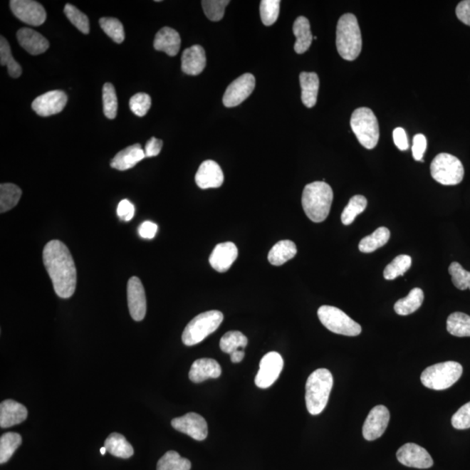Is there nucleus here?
<instances>
[{
    "label": "nucleus",
    "mask_w": 470,
    "mask_h": 470,
    "mask_svg": "<svg viewBox=\"0 0 470 470\" xmlns=\"http://www.w3.org/2000/svg\"><path fill=\"white\" fill-rule=\"evenodd\" d=\"M449 272L454 287L460 290L470 289V272L466 271L458 262H452Z\"/></svg>",
    "instance_id": "nucleus-45"
},
{
    "label": "nucleus",
    "mask_w": 470,
    "mask_h": 470,
    "mask_svg": "<svg viewBox=\"0 0 470 470\" xmlns=\"http://www.w3.org/2000/svg\"><path fill=\"white\" fill-rule=\"evenodd\" d=\"M191 467L189 460L172 450L164 454L157 464V470H190Z\"/></svg>",
    "instance_id": "nucleus-35"
},
{
    "label": "nucleus",
    "mask_w": 470,
    "mask_h": 470,
    "mask_svg": "<svg viewBox=\"0 0 470 470\" xmlns=\"http://www.w3.org/2000/svg\"><path fill=\"white\" fill-rule=\"evenodd\" d=\"M238 256V249L233 242L219 243L209 257L212 268L219 273L226 272Z\"/></svg>",
    "instance_id": "nucleus-19"
},
{
    "label": "nucleus",
    "mask_w": 470,
    "mask_h": 470,
    "mask_svg": "<svg viewBox=\"0 0 470 470\" xmlns=\"http://www.w3.org/2000/svg\"><path fill=\"white\" fill-rule=\"evenodd\" d=\"M64 13L70 22L82 33L88 34L90 31L89 19L88 16L82 13L77 7L66 4Z\"/></svg>",
    "instance_id": "nucleus-41"
},
{
    "label": "nucleus",
    "mask_w": 470,
    "mask_h": 470,
    "mask_svg": "<svg viewBox=\"0 0 470 470\" xmlns=\"http://www.w3.org/2000/svg\"><path fill=\"white\" fill-rule=\"evenodd\" d=\"M320 323L329 331L346 336H357L362 327L340 309L332 306H321L318 309Z\"/></svg>",
    "instance_id": "nucleus-9"
},
{
    "label": "nucleus",
    "mask_w": 470,
    "mask_h": 470,
    "mask_svg": "<svg viewBox=\"0 0 470 470\" xmlns=\"http://www.w3.org/2000/svg\"><path fill=\"white\" fill-rule=\"evenodd\" d=\"M221 367L214 359L202 358L195 360L191 367L189 379L195 383L202 382L210 378H219Z\"/></svg>",
    "instance_id": "nucleus-24"
},
{
    "label": "nucleus",
    "mask_w": 470,
    "mask_h": 470,
    "mask_svg": "<svg viewBox=\"0 0 470 470\" xmlns=\"http://www.w3.org/2000/svg\"><path fill=\"white\" fill-rule=\"evenodd\" d=\"M249 340L246 337L239 331H229L222 336L219 347L226 354H232L234 351L244 350Z\"/></svg>",
    "instance_id": "nucleus-38"
},
{
    "label": "nucleus",
    "mask_w": 470,
    "mask_h": 470,
    "mask_svg": "<svg viewBox=\"0 0 470 470\" xmlns=\"http://www.w3.org/2000/svg\"><path fill=\"white\" fill-rule=\"evenodd\" d=\"M393 139L395 146H397L400 150L406 151L409 148V140H407V137L404 129L402 127L395 128L393 132Z\"/></svg>",
    "instance_id": "nucleus-52"
},
{
    "label": "nucleus",
    "mask_w": 470,
    "mask_h": 470,
    "mask_svg": "<svg viewBox=\"0 0 470 470\" xmlns=\"http://www.w3.org/2000/svg\"><path fill=\"white\" fill-rule=\"evenodd\" d=\"M427 148V139L426 137L422 133H419L414 137L412 154L415 160H420L423 162L422 157L424 155Z\"/></svg>",
    "instance_id": "nucleus-48"
},
{
    "label": "nucleus",
    "mask_w": 470,
    "mask_h": 470,
    "mask_svg": "<svg viewBox=\"0 0 470 470\" xmlns=\"http://www.w3.org/2000/svg\"><path fill=\"white\" fill-rule=\"evenodd\" d=\"M297 248L292 241H281L268 253V261L273 266H281L296 256Z\"/></svg>",
    "instance_id": "nucleus-28"
},
{
    "label": "nucleus",
    "mask_w": 470,
    "mask_h": 470,
    "mask_svg": "<svg viewBox=\"0 0 470 470\" xmlns=\"http://www.w3.org/2000/svg\"><path fill=\"white\" fill-rule=\"evenodd\" d=\"M118 110V99L115 86L105 83L103 86V111L110 120L115 119Z\"/></svg>",
    "instance_id": "nucleus-44"
},
{
    "label": "nucleus",
    "mask_w": 470,
    "mask_h": 470,
    "mask_svg": "<svg viewBox=\"0 0 470 470\" xmlns=\"http://www.w3.org/2000/svg\"><path fill=\"white\" fill-rule=\"evenodd\" d=\"M152 100L147 93H139L129 100V107L135 115L144 117L151 108Z\"/></svg>",
    "instance_id": "nucleus-46"
},
{
    "label": "nucleus",
    "mask_w": 470,
    "mask_h": 470,
    "mask_svg": "<svg viewBox=\"0 0 470 470\" xmlns=\"http://www.w3.org/2000/svg\"><path fill=\"white\" fill-rule=\"evenodd\" d=\"M66 104V93L61 90H54L36 98L31 104V108L39 116L49 117L62 112Z\"/></svg>",
    "instance_id": "nucleus-13"
},
{
    "label": "nucleus",
    "mask_w": 470,
    "mask_h": 470,
    "mask_svg": "<svg viewBox=\"0 0 470 470\" xmlns=\"http://www.w3.org/2000/svg\"><path fill=\"white\" fill-rule=\"evenodd\" d=\"M301 100L305 107H315L318 97L320 80L315 73L303 72L300 74Z\"/></svg>",
    "instance_id": "nucleus-26"
},
{
    "label": "nucleus",
    "mask_w": 470,
    "mask_h": 470,
    "mask_svg": "<svg viewBox=\"0 0 470 470\" xmlns=\"http://www.w3.org/2000/svg\"><path fill=\"white\" fill-rule=\"evenodd\" d=\"M390 420L389 409L385 406L378 405L368 414L362 428L363 437L367 441H374L385 432Z\"/></svg>",
    "instance_id": "nucleus-15"
},
{
    "label": "nucleus",
    "mask_w": 470,
    "mask_h": 470,
    "mask_svg": "<svg viewBox=\"0 0 470 470\" xmlns=\"http://www.w3.org/2000/svg\"><path fill=\"white\" fill-rule=\"evenodd\" d=\"M446 330L457 337H470V316L466 313H451L446 320Z\"/></svg>",
    "instance_id": "nucleus-33"
},
{
    "label": "nucleus",
    "mask_w": 470,
    "mask_h": 470,
    "mask_svg": "<svg viewBox=\"0 0 470 470\" xmlns=\"http://www.w3.org/2000/svg\"><path fill=\"white\" fill-rule=\"evenodd\" d=\"M100 26L105 33L108 35L117 44L125 41V31L122 23L115 18H101Z\"/></svg>",
    "instance_id": "nucleus-40"
},
{
    "label": "nucleus",
    "mask_w": 470,
    "mask_h": 470,
    "mask_svg": "<svg viewBox=\"0 0 470 470\" xmlns=\"http://www.w3.org/2000/svg\"><path fill=\"white\" fill-rule=\"evenodd\" d=\"M231 360L234 363L241 362L243 359L245 357L244 350H239L232 352L230 355Z\"/></svg>",
    "instance_id": "nucleus-54"
},
{
    "label": "nucleus",
    "mask_w": 470,
    "mask_h": 470,
    "mask_svg": "<svg viewBox=\"0 0 470 470\" xmlns=\"http://www.w3.org/2000/svg\"><path fill=\"white\" fill-rule=\"evenodd\" d=\"M390 239V231L385 226L379 227L375 232L363 238L360 241L359 250L364 254L375 252L384 245L387 244Z\"/></svg>",
    "instance_id": "nucleus-31"
},
{
    "label": "nucleus",
    "mask_w": 470,
    "mask_h": 470,
    "mask_svg": "<svg viewBox=\"0 0 470 470\" xmlns=\"http://www.w3.org/2000/svg\"><path fill=\"white\" fill-rule=\"evenodd\" d=\"M397 459L407 467L415 469H429L434 461L425 449L414 444H406L398 449Z\"/></svg>",
    "instance_id": "nucleus-16"
},
{
    "label": "nucleus",
    "mask_w": 470,
    "mask_h": 470,
    "mask_svg": "<svg viewBox=\"0 0 470 470\" xmlns=\"http://www.w3.org/2000/svg\"><path fill=\"white\" fill-rule=\"evenodd\" d=\"M254 88H256V78L253 74H243L227 86L222 99L223 104L226 108L237 107L248 99Z\"/></svg>",
    "instance_id": "nucleus-11"
},
{
    "label": "nucleus",
    "mask_w": 470,
    "mask_h": 470,
    "mask_svg": "<svg viewBox=\"0 0 470 470\" xmlns=\"http://www.w3.org/2000/svg\"><path fill=\"white\" fill-rule=\"evenodd\" d=\"M195 182L202 189L218 188L224 182V174L217 162L211 160H206L196 172Z\"/></svg>",
    "instance_id": "nucleus-18"
},
{
    "label": "nucleus",
    "mask_w": 470,
    "mask_h": 470,
    "mask_svg": "<svg viewBox=\"0 0 470 470\" xmlns=\"http://www.w3.org/2000/svg\"><path fill=\"white\" fill-rule=\"evenodd\" d=\"M229 0H203L204 13L211 21L217 22L224 17L225 8L229 6Z\"/></svg>",
    "instance_id": "nucleus-43"
},
{
    "label": "nucleus",
    "mask_w": 470,
    "mask_h": 470,
    "mask_svg": "<svg viewBox=\"0 0 470 470\" xmlns=\"http://www.w3.org/2000/svg\"><path fill=\"white\" fill-rule=\"evenodd\" d=\"M207 58L205 50L195 45L184 51L182 56V69L187 75H199L205 69Z\"/></svg>",
    "instance_id": "nucleus-20"
},
{
    "label": "nucleus",
    "mask_w": 470,
    "mask_h": 470,
    "mask_svg": "<svg viewBox=\"0 0 470 470\" xmlns=\"http://www.w3.org/2000/svg\"><path fill=\"white\" fill-rule=\"evenodd\" d=\"M104 446L108 452L116 457L127 459L130 458L135 450L122 434L113 433L105 441Z\"/></svg>",
    "instance_id": "nucleus-29"
},
{
    "label": "nucleus",
    "mask_w": 470,
    "mask_h": 470,
    "mask_svg": "<svg viewBox=\"0 0 470 470\" xmlns=\"http://www.w3.org/2000/svg\"><path fill=\"white\" fill-rule=\"evenodd\" d=\"M22 191L18 186L11 183L1 184L0 186V213L13 209L21 199Z\"/></svg>",
    "instance_id": "nucleus-32"
},
{
    "label": "nucleus",
    "mask_w": 470,
    "mask_h": 470,
    "mask_svg": "<svg viewBox=\"0 0 470 470\" xmlns=\"http://www.w3.org/2000/svg\"><path fill=\"white\" fill-rule=\"evenodd\" d=\"M145 158L146 155L142 147L140 144H135L118 152L110 164L115 169L125 171L131 169Z\"/></svg>",
    "instance_id": "nucleus-23"
},
{
    "label": "nucleus",
    "mask_w": 470,
    "mask_h": 470,
    "mask_svg": "<svg viewBox=\"0 0 470 470\" xmlns=\"http://www.w3.org/2000/svg\"><path fill=\"white\" fill-rule=\"evenodd\" d=\"M105 452H108L107 449H105V446H102V448L100 449V453L102 456H105Z\"/></svg>",
    "instance_id": "nucleus-55"
},
{
    "label": "nucleus",
    "mask_w": 470,
    "mask_h": 470,
    "mask_svg": "<svg viewBox=\"0 0 470 470\" xmlns=\"http://www.w3.org/2000/svg\"><path fill=\"white\" fill-rule=\"evenodd\" d=\"M223 313L218 310L204 312L187 324L182 334V342L186 346H194L213 334L221 326Z\"/></svg>",
    "instance_id": "nucleus-6"
},
{
    "label": "nucleus",
    "mask_w": 470,
    "mask_h": 470,
    "mask_svg": "<svg viewBox=\"0 0 470 470\" xmlns=\"http://www.w3.org/2000/svg\"><path fill=\"white\" fill-rule=\"evenodd\" d=\"M456 13L459 21L470 26V0H464L458 4Z\"/></svg>",
    "instance_id": "nucleus-51"
},
{
    "label": "nucleus",
    "mask_w": 470,
    "mask_h": 470,
    "mask_svg": "<svg viewBox=\"0 0 470 470\" xmlns=\"http://www.w3.org/2000/svg\"><path fill=\"white\" fill-rule=\"evenodd\" d=\"M10 7L15 17L27 25L39 26L46 21L45 8L33 0H11Z\"/></svg>",
    "instance_id": "nucleus-12"
},
{
    "label": "nucleus",
    "mask_w": 470,
    "mask_h": 470,
    "mask_svg": "<svg viewBox=\"0 0 470 470\" xmlns=\"http://www.w3.org/2000/svg\"><path fill=\"white\" fill-rule=\"evenodd\" d=\"M163 146V141L160 139L155 138V137H152L146 144L145 147V155L146 158H151V157H155L160 155V151Z\"/></svg>",
    "instance_id": "nucleus-50"
},
{
    "label": "nucleus",
    "mask_w": 470,
    "mask_h": 470,
    "mask_svg": "<svg viewBox=\"0 0 470 470\" xmlns=\"http://www.w3.org/2000/svg\"><path fill=\"white\" fill-rule=\"evenodd\" d=\"M336 47L340 57L348 61L356 60L362 52V33L354 14H346L340 18L336 28Z\"/></svg>",
    "instance_id": "nucleus-3"
},
{
    "label": "nucleus",
    "mask_w": 470,
    "mask_h": 470,
    "mask_svg": "<svg viewBox=\"0 0 470 470\" xmlns=\"http://www.w3.org/2000/svg\"><path fill=\"white\" fill-rule=\"evenodd\" d=\"M367 206V201L363 195H355L350 199L342 214V222L348 226L355 221L357 215L363 213Z\"/></svg>",
    "instance_id": "nucleus-39"
},
{
    "label": "nucleus",
    "mask_w": 470,
    "mask_h": 470,
    "mask_svg": "<svg viewBox=\"0 0 470 470\" xmlns=\"http://www.w3.org/2000/svg\"><path fill=\"white\" fill-rule=\"evenodd\" d=\"M280 0H262L260 13L262 23L266 26L273 25L280 14Z\"/></svg>",
    "instance_id": "nucleus-42"
},
{
    "label": "nucleus",
    "mask_w": 470,
    "mask_h": 470,
    "mask_svg": "<svg viewBox=\"0 0 470 470\" xmlns=\"http://www.w3.org/2000/svg\"><path fill=\"white\" fill-rule=\"evenodd\" d=\"M180 44L182 39L178 31L171 27H163L155 35L154 41L155 50L166 53L168 56L174 57L177 55Z\"/></svg>",
    "instance_id": "nucleus-25"
},
{
    "label": "nucleus",
    "mask_w": 470,
    "mask_h": 470,
    "mask_svg": "<svg viewBox=\"0 0 470 470\" xmlns=\"http://www.w3.org/2000/svg\"><path fill=\"white\" fill-rule=\"evenodd\" d=\"M431 176L444 186H454L464 177V167L461 160L452 155L442 152L430 164Z\"/></svg>",
    "instance_id": "nucleus-8"
},
{
    "label": "nucleus",
    "mask_w": 470,
    "mask_h": 470,
    "mask_svg": "<svg viewBox=\"0 0 470 470\" xmlns=\"http://www.w3.org/2000/svg\"><path fill=\"white\" fill-rule=\"evenodd\" d=\"M424 301V293L421 288H415L411 290L407 296L399 300L395 304V311L399 315H409L417 311Z\"/></svg>",
    "instance_id": "nucleus-30"
},
{
    "label": "nucleus",
    "mask_w": 470,
    "mask_h": 470,
    "mask_svg": "<svg viewBox=\"0 0 470 470\" xmlns=\"http://www.w3.org/2000/svg\"><path fill=\"white\" fill-rule=\"evenodd\" d=\"M22 444L21 434L14 432L4 434L0 438V464H6Z\"/></svg>",
    "instance_id": "nucleus-34"
},
{
    "label": "nucleus",
    "mask_w": 470,
    "mask_h": 470,
    "mask_svg": "<svg viewBox=\"0 0 470 470\" xmlns=\"http://www.w3.org/2000/svg\"><path fill=\"white\" fill-rule=\"evenodd\" d=\"M462 375V366L456 362L434 364L422 372L423 385L433 390H444L452 387Z\"/></svg>",
    "instance_id": "nucleus-7"
},
{
    "label": "nucleus",
    "mask_w": 470,
    "mask_h": 470,
    "mask_svg": "<svg viewBox=\"0 0 470 470\" xmlns=\"http://www.w3.org/2000/svg\"><path fill=\"white\" fill-rule=\"evenodd\" d=\"M127 301L132 318L136 321L142 320L147 313V298L138 277L133 276L128 281Z\"/></svg>",
    "instance_id": "nucleus-17"
},
{
    "label": "nucleus",
    "mask_w": 470,
    "mask_h": 470,
    "mask_svg": "<svg viewBox=\"0 0 470 470\" xmlns=\"http://www.w3.org/2000/svg\"><path fill=\"white\" fill-rule=\"evenodd\" d=\"M135 206L128 199H122L120 202L119 206H118V216L124 221H130L133 216H135Z\"/></svg>",
    "instance_id": "nucleus-49"
},
{
    "label": "nucleus",
    "mask_w": 470,
    "mask_h": 470,
    "mask_svg": "<svg viewBox=\"0 0 470 470\" xmlns=\"http://www.w3.org/2000/svg\"><path fill=\"white\" fill-rule=\"evenodd\" d=\"M17 38L19 45L31 55L44 53L50 46L49 41L43 35L30 28L19 30Z\"/></svg>",
    "instance_id": "nucleus-22"
},
{
    "label": "nucleus",
    "mask_w": 470,
    "mask_h": 470,
    "mask_svg": "<svg viewBox=\"0 0 470 470\" xmlns=\"http://www.w3.org/2000/svg\"><path fill=\"white\" fill-rule=\"evenodd\" d=\"M412 258L406 254H401L395 257L384 269L383 276L386 280H395L399 276H404V273L411 268Z\"/></svg>",
    "instance_id": "nucleus-37"
},
{
    "label": "nucleus",
    "mask_w": 470,
    "mask_h": 470,
    "mask_svg": "<svg viewBox=\"0 0 470 470\" xmlns=\"http://www.w3.org/2000/svg\"><path fill=\"white\" fill-rule=\"evenodd\" d=\"M0 64L2 66H7L11 77L16 78L21 76V66L14 60L9 43L3 36L0 39Z\"/></svg>",
    "instance_id": "nucleus-36"
},
{
    "label": "nucleus",
    "mask_w": 470,
    "mask_h": 470,
    "mask_svg": "<svg viewBox=\"0 0 470 470\" xmlns=\"http://www.w3.org/2000/svg\"><path fill=\"white\" fill-rule=\"evenodd\" d=\"M452 426L456 429H468L470 428V402L457 410L451 419Z\"/></svg>",
    "instance_id": "nucleus-47"
},
{
    "label": "nucleus",
    "mask_w": 470,
    "mask_h": 470,
    "mask_svg": "<svg viewBox=\"0 0 470 470\" xmlns=\"http://www.w3.org/2000/svg\"><path fill=\"white\" fill-rule=\"evenodd\" d=\"M334 193L324 182H315L305 187L301 203L303 210L313 222H323L330 212Z\"/></svg>",
    "instance_id": "nucleus-2"
},
{
    "label": "nucleus",
    "mask_w": 470,
    "mask_h": 470,
    "mask_svg": "<svg viewBox=\"0 0 470 470\" xmlns=\"http://www.w3.org/2000/svg\"><path fill=\"white\" fill-rule=\"evenodd\" d=\"M284 362L277 352H270L262 357L256 380V386L260 389H268L279 378Z\"/></svg>",
    "instance_id": "nucleus-10"
},
{
    "label": "nucleus",
    "mask_w": 470,
    "mask_h": 470,
    "mask_svg": "<svg viewBox=\"0 0 470 470\" xmlns=\"http://www.w3.org/2000/svg\"><path fill=\"white\" fill-rule=\"evenodd\" d=\"M293 33L295 34L296 41L295 51L298 54H303L309 49L313 41L310 23L307 18L300 16L296 19L293 26Z\"/></svg>",
    "instance_id": "nucleus-27"
},
{
    "label": "nucleus",
    "mask_w": 470,
    "mask_h": 470,
    "mask_svg": "<svg viewBox=\"0 0 470 470\" xmlns=\"http://www.w3.org/2000/svg\"><path fill=\"white\" fill-rule=\"evenodd\" d=\"M334 379L327 368H319L309 375L306 383V405L308 412L317 415L326 407Z\"/></svg>",
    "instance_id": "nucleus-4"
},
{
    "label": "nucleus",
    "mask_w": 470,
    "mask_h": 470,
    "mask_svg": "<svg viewBox=\"0 0 470 470\" xmlns=\"http://www.w3.org/2000/svg\"><path fill=\"white\" fill-rule=\"evenodd\" d=\"M350 125L362 147L371 150L377 146L380 130L377 118L370 108H360L352 113Z\"/></svg>",
    "instance_id": "nucleus-5"
},
{
    "label": "nucleus",
    "mask_w": 470,
    "mask_h": 470,
    "mask_svg": "<svg viewBox=\"0 0 470 470\" xmlns=\"http://www.w3.org/2000/svg\"><path fill=\"white\" fill-rule=\"evenodd\" d=\"M26 407L14 400H6L0 404V427L10 428L19 424L27 417Z\"/></svg>",
    "instance_id": "nucleus-21"
},
{
    "label": "nucleus",
    "mask_w": 470,
    "mask_h": 470,
    "mask_svg": "<svg viewBox=\"0 0 470 470\" xmlns=\"http://www.w3.org/2000/svg\"><path fill=\"white\" fill-rule=\"evenodd\" d=\"M43 261L55 293L63 299H68L75 292L77 271L68 246L61 241H49L43 250Z\"/></svg>",
    "instance_id": "nucleus-1"
},
{
    "label": "nucleus",
    "mask_w": 470,
    "mask_h": 470,
    "mask_svg": "<svg viewBox=\"0 0 470 470\" xmlns=\"http://www.w3.org/2000/svg\"><path fill=\"white\" fill-rule=\"evenodd\" d=\"M139 234L144 239L151 240L155 237L157 231H158V226L152 221H145L139 226Z\"/></svg>",
    "instance_id": "nucleus-53"
},
{
    "label": "nucleus",
    "mask_w": 470,
    "mask_h": 470,
    "mask_svg": "<svg viewBox=\"0 0 470 470\" xmlns=\"http://www.w3.org/2000/svg\"><path fill=\"white\" fill-rule=\"evenodd\" d=\"M171 424L179 432L186 434L196 441L205 440L209 434L205 419L196 413H188L183 417L174 418Z\"/></svg>",
    "instance_id": "nucleus-14"
}]
</instances>
